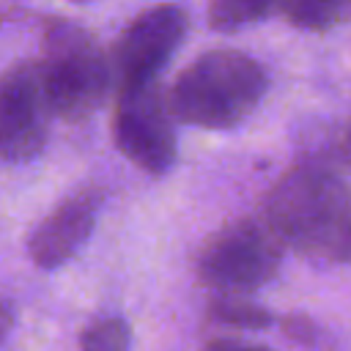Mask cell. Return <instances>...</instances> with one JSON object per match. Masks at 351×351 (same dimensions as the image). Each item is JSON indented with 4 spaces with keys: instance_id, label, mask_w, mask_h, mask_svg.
<instances>
[{
    "instance_id": "obj_1",
    "label": "cell",
    "mask_w": 351,
    "mask_h": 351,
    "mask_svg": "<svg viewBox=\"0 0 351 351\" xmlns=\"http://www.w3.org/2000/svg\"><path fill=\"white\" fill-rule=\"evenodd\" d=\"M263 225L280 247L321 263H351V186L318 159L288 167L263 197Z\"/></svg>"
},
{
    "instance_id": "obj_2",
    "label": "cell",
    "mask_w": 351,
    "mask_h": 351,
    "mask_svg": "<svg viewBox=\"0 0 351 351\" xmlns=\"http://www.w3.org/2000/svg\"><path fill=\"white\" fill-rule=\"evenodd\" d=\"M269 88L266 69L239 49L195 58L165 96L170 118L200 129H233L252 115Z\"/></svg>"
},
{
    "instance_id": "obj_3",
    "label": "cell",
    "mask_w": 351,
    "mask_h": 351,
    "mask_svg": "<svg viewBox=\"0 0 351 351\" xmlns=\"http://www.w3.org/2000/svg\"><path fill=\"white\" fill-rule=\"evenodd\" d=\"M52 115L66 123L88 121L104 101L110 63L99 41L71 19H49L36 63Z\"/></svg>"
},
{
    "instance_id": "obj_4",
    "label": "cell",
    "mask_w": 351,
    "mask_h": 351,
    "mask_svg": "<svg viewBox=\"0 0 351 351\" xmlns=\"http://www.w3.org/2000/svg\"><path fill=\"white\" fill-rule=\"evenodd\" d=\"M282 261V247L258 219H233L214 230L195 255L197 280L219 296L244 299L266 285Z\"/></svg>"
},
{
    "instance_id": "obj_5",
    "label": "cell",
    "mask_w": 351,
    "mask_h": 351,
    "mask_svg": "<svg viewBox=\"0 0 351 351\" xmlns=\"http://www.w3.org/2000/svg\"><path fill=\"white\" fill-rule=\"evenodd\" d=\"M115 148L140 170L165 176L176 165V132L156 82L121 88L112 112Z\"/></svg>"
},
{
    "instance_id": "obj_6",
    "label": "cell",
    "mask_w": 351,
    "mask_h": 351,
    "mask_svg": "<svg viewBox=\"0 0 351 351\" xmlns=\"http://www.w3.org/2000/svg\"><path fill=\"white\" fill-rule=\"evenodd\" d=\"M52 110L33 60H19L0 71V159L11 165L33 162L49 137Z\"/></svg>"
},
{
    "instance_id": "obj_7",
    "label": "cell",
    "mask_w": 351,
    "mask_h": 351,
    "mask_svg": "<svg viewBox=\"0 0 351 351\" xmlns=\"http://www.w3.org/2000/svg\"><path fill=\"white\" fill-rule=\"evenodd\" d=\"M189 27V16L181 5L165 3L140 11L115 44V74L121 88L156 82L159 71L176 55Z\"/></svg>"
},
{
    "instance_id": "obj_8",
    "label": "cell",
    "mask_w": 351,
    "mask_h": 351,
    "mask_svg": "<svg viewBox=\"0 0 351 351\" xmlns=\"http://www.w3.org/2000/svg\"><path fill=\"white\" fill-rule=\"evenodd\" d=\"M101 203H104V192L99 186H80L77 192L63 197L33 228L27 239L30 261L47 271L60 269L66 261H71L90 239Z\"/></svg>"
},
{
    "instance_id": "obj_9",
    "label": "cell",
    "mask_w": 351,
    "mask_h": 351,
    "mask_svg": "<svg viewBox=\"0 0 351 351\" xmlns=\"http://www.w3.org/2000/svg\"><path fill=\"white\" fill-rule=\"evenodd\" d=\"M277 14L288 19V25L310 33H326L337 25L351 22V3H313V0H296V3H277Z\"/></svg>"
},
{
    "instance_id": "obj_10",
    "label": "cell",
    "mask_w": 351,
    "mask_h": 351,
    "mask_svg": "<svg viewBox=\"0 0 351 351\" xmlns=\"http://www.w3.org/2000/svg\"><path fill=\"white\" fill-rule=\"evenodd\" d=\"M269 14H274V5L261 0H217L206 11L208 27L217 33H239L241 27L255 25Z\"/></svg>"
},
{
    "instance_id": "obj_11",
    "label": "cell",
    "mask_w": 351,
    "mask_h": 351,
    "mask_svg": "<svg viewBox=\"0 0 351 351\" xmlns=\"http://www.w3.org/2000/svg\"><path fill=\"white\" fill-rule=\"evenodd\" d=\"M208 315L217 324H228V326H239V329H263L274 321V315L247 299H230V296H219L208 304Z\"/></svg>"
},
{
    "instance_id": "obj_12",
    "label": "cell",
    "mask_w": 351,
    "mask_h": 351,
    "mask_svg": "<svg viewBox=\"0 0 351 351\" xmlns=\"http://www.w3.org/2000/svg\"><path fill=\"white\" fill-rule=\"evenodd\" d=\"M129 346H132L129 324L118 315L93 321L80 337V351H129Z\"/></svg>"
},
{
    "instance_id": "obj_13",
    "label": "cell",
    "mask_w": 351,
    "mask_h": 351,
    "mask_svg": "<svg viewBox=\"0 0 351 351\" xmlns=\"http://www.w3.org/2000/svg\"><path fill=\"white\" fill-rule=\"evenodd\" d=\"M282 329H285V335L288 337H293L296 343H313V337H315V326H313V321L307 318V315H288V318H282Z\"/></svg>"
},
{
    "instance_id": "obj_14",
    "label": "cell",
    "mask_w": 351,
    "mask_h": 351,
    "mask_svg": "<svg viewBox=\"0 0 351 351\" xmlns=\"http://www.w3.org/2000/svg\"><path fill=\"white\" fill-rule=\"evenodd\" d=\"M203 351H271L269 346L261 343H250V340H236V337H217L211 343H206Z\"/></svg>"
},
{
    "instance_id": "obj_15",
    "label": "cell",
    "mask_w": 351,
    "mask_h": 351,
    "mask_svg": "<svg viewBox=\"0 0 351 351\" xmlns=\"http://www.w3.org/2000/svg\"><path fill=\"white\" fill-rule=\"evenodd\" d=\"M11 329H14V304L8 299H0V346L5 343Z\"/></svg>"
},
{
    "instance_id": "obj_16",
    "label": "cell",
    "mask_w": 351,
    "mask_h": 351,
    "mask_svg": "<svg viewBox=\"0 0 351 351\" xmlns=\"http://www.w3.org/2000/svg\"><path fill=\"white\" fill-rule=\"evenodd\" d=\"M340 151H343L346 165L351 167V118H348V123H346V129H343V134H340Z\"/></svg>"
}]
</instances>
